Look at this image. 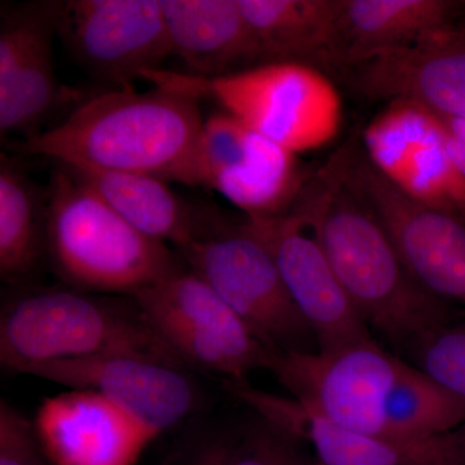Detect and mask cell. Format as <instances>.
I'll list each match as a JSON object with an SVG mask.
<instances>
[{
    "label": "cell",
    "instance_id": "1",
    "mask_svg": "<svg viewBox=\"0 0 465 465\" xmlns=\"http://www.w3.org/2000/svg\"><path fill=\"white\" fill-rule=\"evenodd\" d=\"M322 247L357 313L397 356L458 312L410 273L390 235L356 185L339 150L307 182L293 203Z\"/></svg>",
    "mask_w": 465,
    "mask_h": 465
},
{
    "label": "cell",
    "instance_id": "2",
    "mask_svg": "<svg viewBox=\"0 0 465 465\" xmlns=\"http://www.w3.org/2000/svg\"><path fill=\"white\" fill-rule=\"evenodd\" d=\"M200 103L159 87L103 92L76 104L64 121L27 137L17 149L67 167L154 174L167 182L200 136Z\"/></svg>",
    "mask_w": 465,
    "mask_h": 465
},
{
    "label": "cell",
    "instance_id": "3",
    "mask_svg": "<svg viewBox=\"0 0 465 465\" xmlns=\"http://www.w3.org/2000/svg\"><path fill=\"white\" fill-rule=\"evenodd\" d=\"M139 354L183 369L134 298L73 287L15 293L0 316V362L8 371L51 361Z\"/></svg>",
    "mask_w": 465,
    "mask_h": 465
},
{
    "label": "cell",
    "instance_id": "4",
    "mask_svg": "<svg viewBox=\"0 0 465 465\" xmlns=\"http://www.w3.org/2000/svg\"><path fill=\"white\" fill-rule=\"evenodd\" d=\"M47 191V259L66 286L134 298L183 269L166 243L128 224L70 168L57 163Z\"/></svg>",
    "mask_w": 465,
    "mask_h": 465
},
{
    "label": "cell",
    "instance_id": "5",
    "mask_svg": "<svg viewBox=\"0 0 465 465\" xmlns=\"http://www.w3.org/2000/svg\"><path fill=\"white\" fill-rule=\"evenodd\" d=\"M153 87L211 100L293 154L323 148L341 131L342 101L323 70L300 63H269L204 79L171 70L143 73Z\"/></svg>",
    "mask_w": 465,
    "mask_h": 465
},
{
    "label": "cell",
    "instance_id": "6",
    "mask_svg": "<svg viewBox=\"0 0 465 465\" xmlns=\"http://www.w3.org/2000/svg\"><path fill=\"white\" fill-rule=\"evenodd\" d=\"M180 252L272 353L320 351L273 256L241 225L226 228L217 223Z\"/></svg>",
    "mask_w": 465,
    "mask_h": 465
},
{
    "label": "cell",
    "instance_id": "7",
    "mask_svg": "<svg viewBox=\"0 0 465 465\" xmlns=\"http://www.w3.org/2000/svg\"><path fill=\"white\" fill-rule=\"evenodd\" d=\"M308 176L298 155L220 110L167 182L215 191L246 219H274L289 215Z\"/></svg>",
    "mask_w": 465,
    "mask_h": 465
},
{
    "label": "cell",
    "instance_id": "8",
    "mask_svg": "<svg viewBox=\"0 0 465 465\" xmlns=\"http://www.w3.org/2000/svg\"><path fill=\"white\" fill-rule=\"evenodd\" d=\"M134 300L185 366L243 382L249 372L271 365L274 353L192 269H180L136 293Z\"/></svg>",
    "mask_w": 465,
    "mask_h": 465
},
{
    "label": "cell",
    "instance_id": "9",
    "mask_svg": "<svg viewBox=\"0 0 465 465\" xmlns=\"http://www.w3.org/2000/svg\"><path fill=\"white\" fill-rule=\"evenodd\" d=\"M341 150L349 179L374 210L410 273L436 298L465 307L464 220L409 197L362 150Z\"/></svg>",
    "mask_w": 465,
    "mask_h": 465
},
{
    "label": "cell",
    "instance_id": "10",
    "mask_svg": "<svg viewBox=\"0 0 465 465\" xmlns=\"http://www.w3.org/2000/svg\"><path fill=\"white\" fill-rule=\"evenodd\" d=\"M402 358L372 341L331 353H282L271 370L302 406L353 432L382 437Z\"/></svg>",
    "mask_w": 465,
    "mask_h": 465
},
{
    "label": "cell",
    "instance_id": "11",
    "mask_svg": "<svg viewBox=\"0 0 465 465\" xmlns=\"http://www.w3.org/2000/svg\"><path fill=\"white\" fill-rule=\"evenodd\" d=\"M57 35L94 78L133 87L173 54L161 0L60 2Z\"/></svg>",
    "mask_w": 465,
    "mask_h": 465
},
{
    "label": "cell",
    "instance_id": "12",
    "mask_svg": "<svg viewBox=\"0 0 465 465\" xmlns=\"http://www.w3.org/2000/svg\"><path fill=\"white\" fill-rule=\"evenodd\" d=\"M240 225L273 256L291 299L316 335L318 351L331 353L374 339L299 216L246 219Z\"/></svg>",
    "mask_w": 465,
    "mask_h": 465
},
{
    "label": "cell",
    "instance_id": "13",
    "mask_svg": "<svg viewBox=\"0 0 465 465\" xmlns=\"http://www.w3.org/2000/svg\"><path fill=\"white\" fill-rule=\"evenodd\" d=\"M331 73L360 99L405 101L465 119V29L451 27L409 47L354 58Z\"/></svg>",
    "mask_w": 465,
    "mask_h": 465
},
{
    "label": "cell",
    "instance_id": "14",
    "mask_svg": "<svg viewBox=\"0 0 465 465\" xmlns=\"http://www.w3.org/2000/svg\"><path fill=\"white\" fill-rule=\"evenodd\" d=\"M69 390L96 391L155 437L192 414L198 393L182 369L139 354H101L24 367Z\"/></svg>",
    "mask_w": 465,
    "mask_h": 465
},
{
    "label": "cell",
    "instance_id": "15",
    "mask_svg": "<svg viewBox=\"0 0 465 465\" xmlns=\"http://www.w3.org/2000/svg\"><path fill=\"white\" fill-rule=\"evenodd\" d=\"M32 425L52 465H134L155 439L124 410L91 391L48 397Z\"/></svg>",
    "mask_w": 465,
    "mask_h": 465
},
{
    "label": "cell",
    "instance_id": "16",
    "mask_svg": "<svg viewBox=\"0 0 465 465\" xmlns=\"http://www.w3.org/2000/svg\"><path fill=\"white\" fill-rule=\"evenodd\" d=\"M240 399L259 416L313 446L321 465H465L464 450L452 434L427 440H394L345 430L284 400L244 387Z\"/></svg>",
    "mask_w": 465,
    "mask_h": 465
},
{
    "label": "cell",
    "instance_id": "17",
    "mask_svg": "<svg viewBox=\"0 0 465 465\" xmlns=\"http://www.w3.org/2000/svg\"><path fill=\"white\" fill-rule=\"evenodd\" d=\"M185 74L215 79L262 65L238 0H161Z\"/></svg>",
    "mask_w": 465,
    "mask_h": 465
},
{
    "label": "cell",
    "instance_id": "18",
    "mask_svg": "<svg viewBox=\"0 0 465 465\" xmlns=\"http://www.w3.org/2000/svg\"><path fill=\"white\" fill-rule=\"evenodd\" d=\"M458 7L445 0H341L327 72L354 58L409 47L451 29Z\"/></svg>",
    "mask_w": 465,
    "mask_h": 465
},
{
    "label": "cell",
    "instance_id": "19",
    "mask_svg": "<svg viewBox=\"0 0 465 465\" xmlns=\"http://www.w3.org/2000/svg\"><path fill=\"white\" fill-rule=\"evenodd\" d=\"M262 64L327 69L335 51L341 0H238Z\"/></svg>",
    "mask_w": 465,
    "mask_h": 465
},
{
    "label": "cell",
    "instance_id": "20",
    "mask_svg": "<svg viewBox=\"0 0 465 465\" xmlns=\"http://www.w3.org/2000/svg\"><path fill=\"white\" fill-rule=\"evenodd\" d=\"M67 168L128 224L146 237L173 244L179 251L206 235L217 223L202 222L170 188V183L154 174Z\"/></svg>",
    "mask_w": 465,
    "mask_h": 465
},
{
    "label": "cell",
    "instance_id": "21",
    "mask_svg": "<svg viewBox=\"0 0 465 465\" xmlns=\"http://www.w3.org/2000/svg\"><path fill=\"white\" fill-rule=\"evenodd\" d=\"M48 191L17 158L0 155V277L25 283L47 260Z\"/></svg>",
    "mask_w": 465,
    "mask_h": 465
},
{
    "label": "cell",
    "instance_id": "22",
    "mask_svg": "<svg viewBox=\"0 0 465 465\" xmlns=\"http://www.w3.org/2000/svg\"><path fill=\"white\" fill-rule=\"evenodd\" d=\"M463 421L465 401L442 390L402 358L385 406L382 437L433 439L449 434Z\"/></svg>",
    "mask_w": 465,
    "mask_h": 465
},
{
    "label": "cell",
    "instance_id": "23",
    "mask_svg": "<svg viewBox=\"0 0 465 465\" xmlns=\"http://www.w3.org/2000/svg\"><path fill=\"white\" fill-rule=\"evenodd\" d=\"M439 115L405 101L387 104L363 131V150L372 166L394 185L427 150L442 142Z\"/></svg>",
    "mask_w": 465,
    "mask_h": 465
},
{
    "label": "cell",
    "instance_id": "24",
    "mask_svg": "<svg viewBox=\"0 0 465 465\" xmlns=\"http://www.w3.org/2000/svg\"><path fill=\"white\" fill-rule=\"evenodd\" d=\"M52 45L39 48L0 81V133L39 134L38 128L60 106L82 101L79 92L65 87L58 81L54 70Z\"/></svg>",
    "mask_w": 465,
    "mask_h": 465
},
{
    "label": "cell",
    "instance_id": "25",
    "mask_svg": "<svg viewBox=\"0 0 465 465\" xmlns=\"http://www.w3.org/2000/svg\"><path fill=\"white\" fill-rule=\"evenodd\" d=\"M401 358L465 401V318L460 314L423 333Z\"/></svg>",
    "mask_w": 465,
    "mask_h": 465
},
{
    "label": "cell",
    "instance_id": "26",
    "mask_svg": "<svg viewBox=\"0 0 465 465\" xmlns=\"http://www.w3.org/2000/svg\"><path fill=\"white\" fill-rule=\"evenodd\" d=\"M299 440L258 416L232 440L228 465H316L309 463Z\"/></svg>",
    "mask_w": 465,
    "mask_h": 465
},
{
    "label": "cell",
    "instance_id": "27",
    "mask_svg": "<svg viewBox=\"0 0 465 465\" xmlns=\"http://www.w3.org/2000/svg\"><path fill=\"white\" fill-rule=\"evenodd\" d=\"M26 420L5 400L0 402V465H50Z\"/></svg>",
    "mask_w": 465,
    "mask_h": 465
},
{
    "label": "cell",
    "instance_id": "28",
    "mask_svg": "<svg viewBox=\"0 0 465 465\" xmlns=\"http://www.w3.org/2000/svg\"><path fill=\"white\" fill-rule=\"evenodd\" d=\"M232 440L220 437L200 446L183 465H228Z\"/></svg>",
    "mask_w": 465,
    "mask_h": 465
},
{
    "label": "cell",
    "instance_id": "29",
    "mask_svg": "<svg viewBox=\"0 0 465 465\" xmlns=\"http://www.w3.org/2000/svg\"><path fill=\"white\" fill-rule=\"evenodd\" d=\"M443 133H445V131H443ZM445 148L446 152H448L450 161L452 162L458 173H460L465 180V145L455 142L454 139H451V137H449L448 134H445Z\"/></svg>",
    "mask_w": 465,
    "mask_h": 465
},
{
    "label": "cell",
    "instance_id": "30",
    "mask_svg": "<svg viewBox=\"0 0 465 465\" xmlns=\"http://www.w3.org/2000/svg\"><path fill=\"white\" fill-rule=\"evenodd\" d=\"M439 118L445 134L455 142L465 145V119L449 118V116L442 115H439Z\"/></svg>",
    "mask_w": 465,
    "mask_h": 465
},
{
    "label": "cell",
    "instance_id": "31",
    "mask_svg": "<svg viewBox=\"0 0 465 465\" xmlns=\"http://www.w3.org/2000/svg\"><path fill=\"white\" fill-rule=\"evenodd\" d=\"M316 465H321L320 463H317Z\"/></svg>",
    "mask_w": 465,
    "mask_h": 465
}]
</instances>
